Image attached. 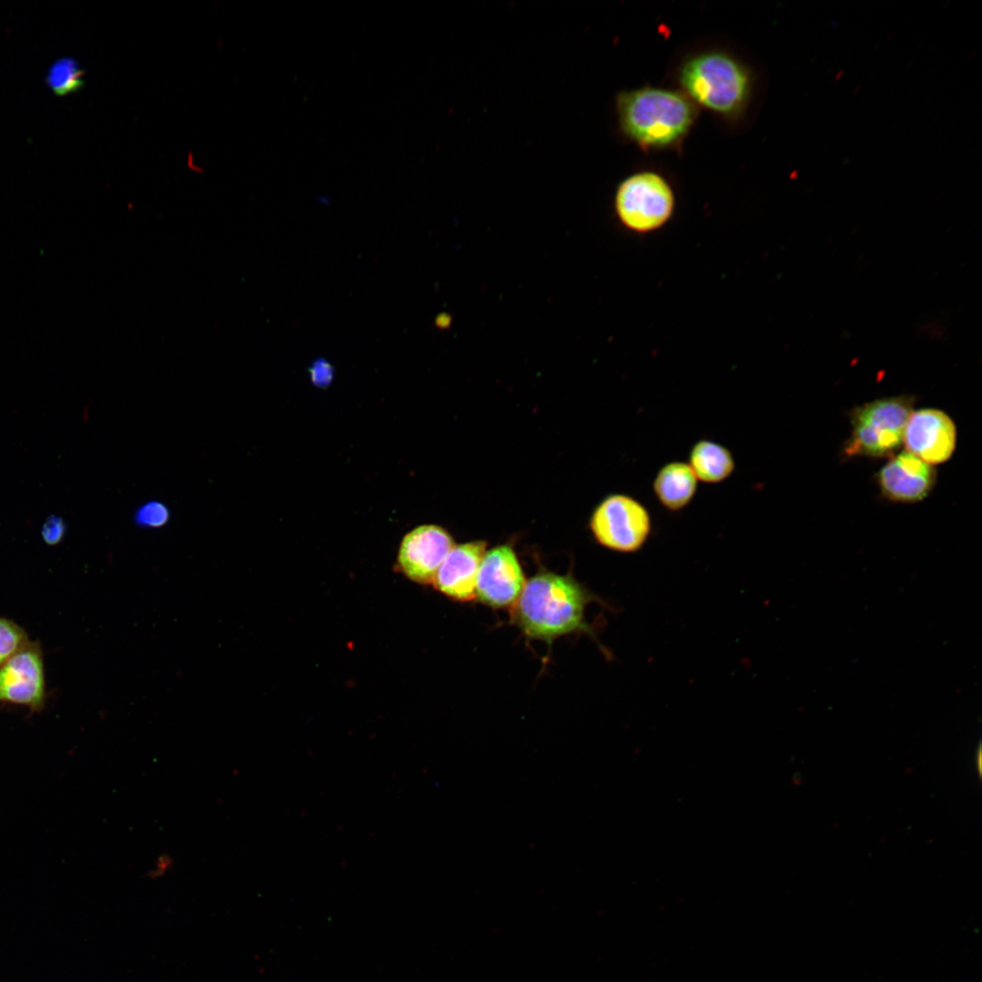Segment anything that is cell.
<instances>
[{
  "label": "cell",
  "mask_w": 982,
  "mask_h": 982,
  "mask_svg": "<svg viewBox=\"0 0 982 982\" xmlns=\"http://www.w3.org/2000/svg\"><path fill=\"white\" fill-rule=\"evenodd\" d=\"M590 528L597 542L621 553L638 551L651 530V516L646 507L632 496L614 494L596 506L590 519Z\"/></svg>",
  "instance_id": "6"
},
{
  "label": "cell",
  "mask_w": 982,
  "mask_h": 982,
  "mask_svg": "<svg viewBox=\"0 0 982 982\" xmlns=\"http://www.w3.org/2000/svg\"><path fill=\"white\" fill-rule=\"evenodd\" d=\"M914 401L911 396L900 395L856 407L851 415V435L845 453L869 457L892 456L903 444Z\"/></svg>",
  "instance_id": "4"
},
{
  "label": "cell",
  "mask_w": 982,
  "mask_h": 982,
  "mask_svg": "<svg viewBox=\"0 0 982 982\" xmlns=\"http://www.w3.org/2000/svg\"><path fill=\"white\" fill-rule=\"evenodd\" d=\"M171 510L163 501L152 499L141 504L133 513L134 524L143 529H157L166 526Z\"/></svg>",
  "instance_id": "16"
},
{
  "label": "cell",
  "mask_w": 982,
  "mask_h": 982,
  "mask_svg": "<svg viewBox=\"0 0 982 982\" xmlns=\"http://www.w3.org/2000/svg\"><path fill=\"white\" fill-rule=\"evenodd\" d=\"M46 82L56 95H65L84 85V71L75 59L62 58L50 67Z\"/></svg>",
  "instance_id": "15"
},
{
  "label": "cell",
  "mask_w": 982,
  "mask_h": 982,
  "mask_svg": "<svg viewBox=\"0 0 982 982\" xmlns=\"http://www.w3.org/2000/svg\"><path fill=\"white\" fill-rule=\"evenodd\" d=\"M44 541L51 546L58 544L65 536V525L58 516H50L45 522L42 528Z\"/></svg>",
  "instance_id": "18"
},
{
  "label": "cell",
  "mask_w": 982,
  "mask_h": 982,
  "mask_svg": "<svg viewBox=\"0 0 982 982\" xmlns=\"http://www.w3.org/2000/svg\"><path fill=\"white\" fill-rule=\"evenodd\" d=\"M526 581L514 550L499 546L486 552L479 566L476 594L479 600L493 607L514 606Z\"/></svg>",
  "instance_id": "9"
},
{
  "label": "cell",
  "mask_w": 982,
  "mask_h": 982,
  "mask_svg": "<svg viewBox=\"0 0 982 982\" xmlns=\"http://www.w3.org/2000/svg\"><path fill=\"white\" fill-rule=\"evenodd\" d=\"M0 703L42 711L45 703L43 653L38 642H29L0 667Z\"/></svg>",
  "instance_id": "7"
},
{
  "label": "cell",
  "mask_w": 982,
  "mask_h": 982,
  "mask_svg": "<svg viewBox=\"0 0 982 982\" xmlns=\"http://www.w3.org/2000/svg\"><path fill=\"white\" fill-rule=\"evenodd\" d=\"M588 602L587 592L571 576L539 573L526 582L512 618L527 636L551 642L586 628Z\"/></svg>",
  "instance_id": "1"
},
{
  "label": "cell",
  "mask_w": 982,
  "mask_h": 982,
  "mask_svg": "<svg viewBox=\"0 0 982 982\" xmlns=\"http://www.w3.org/2000/svg\"><path fill=\"white\" fill-rule=\"evenodd\" d=\"M454 546L452 536L443 527L419 526L407 533L400 544L399 568L413 582L433 584L438 568Z\"/></svg>",
  "instance_id": "8"
},
{
  "label": "cell",
  "mask_w": 982,
  "mask_h": 982,
  "mask_svg": "<svg viewBox=\"0 0 982 982\" xmlns=\"http://www.w3.org/2000/svg\"><path fill=\"white\" fill-rule=\"evenodd\" d=\"M309 373L312 382L318 386H327L334 376L333 366L325 359L319 358L312 363Z\"/></svg>",
  "instance_id": "19"
},
{
  "label": "cell",
  "mask_w": 982,
  "mask_h": 982,
  "mask_svg": "<svg viewBox=\"0 0 982 982\" xmlns=\"http://www.w3.org/2000/svg\"><path fill=\"white\" fill-rule=\"evenodd\" d=\"M936 479L934 466L907 450L890 458L877 477L883 496L899 503L923 500L931 492Z\"/></svg>",
  "instance_id": "11"
},
{
  "label": "cell",
  "mask_w": 982,
  "mask_h": 982,
  "mask_svg": "<svg viewBox=\"0 0 982 982\" xmlns=\"http://www.w3.org/2000/svg\"><path fill=\"white\" fill-rule=\"evenodd\" d=\"M616 110L622 131L646 147L675 144L695 119L694 106L685 95L655 87L620 93Z\"/></svg>",
  "instance_id": "2"
},
{
  "label": "cell",
  "mask_w": 982,
  "mask_h": 982,
  "mask_svg": "<svg viewBox=\"0 0 982 982\" xmlns=\"http://www.w3.org/2000/svg\"><path fill=\"white\" fill-rule=\"evenodd\" d=\"M697 481L688 463L672 461L657 471L653 481V491L665 508L676 512L692 501Z\"/></svg>",
  "instance_id": "13"
},
{
  "label": "cell",
  "mask_w": 982,
  "mask_h": 982,
  "mask_svg": "<svg viewBox=\"0 0 982 982\" xmlns=\"http://www.w3.org/2000/svg\"><path fill=\"white\" fill-rule=\"evenodd\" d=\"M614 208L626 230L647 235L669 223L676 209V195L670 184L659 174L639 172L618 185Z\"/></svg>",
  "instance_id": "5"
},
{
  "label": "cell",
  "mask_w": 982,
  "mask_h": 982,
  "mask_svg": "<svg viewBox=\"0 0 982 982\" xmlns=\"http://www.w3.org/2000/svg\"><path fill=\"white\" fill-rule=\"evenodd\" d=\"M486 546V543L481 540L454 546L436 572L435 587L460 602L476 597V578Z\"/></svg>",
  "instance_id": "12"
},
{
  "label": "cell",
  "mask_w": 982,
  "mask_h": 982,
  "mask_svg": "<svg viewBox=\"0 0 982 982\" xmlns=\"http://www.w3.org/2000/svg\"><path fill=\"white\" fill-rule=\"evenodd\" d=\"M903 444L907 451L929 465L946 462L956 448L955 423L947 414L937 408L913 411L905 429Z\"/></svg>",
  "instance_id": "10"
},
{
  "label": "cell",
  "mask_w": 982,
  "mask_h": 982,
  "mask_svg": "<svg viewBox=\"0 0 982 982\" xmlns=\"http://www.w3.org/2000/svg\"><path fill=\"white\" fill-rule=\"evenodd\" d=\"M688 458V465L697 480L707 484L723 482L736 467L732 453L723 445L708 439L695 443Z\"/></svg>",
  "instance_id": "14"
},
{
  "label": "cell",
  "mask_w": 982,
  "mask_h": 982,
  "mask_svg": "<svg viewBox=\"0 0 982 982\" xmlns=\"http://www.w3.org/2000/svg\"><path fill=\"white\" fill-rule=\"evenodd\" d=\"M680 81L695 101L722 115L738 112L750 87L746 68L719 52L700 54L688 60L680 72Z\"/></svg>",
  "instance_id": "3"
},
{
  "label": "cell",
  "mask_w": 982,
  "mask_h": 982,
  "mask_svg": "<svg viewBox=\"0 0 982 982\" xmlns=\"http://www.w3.org/2000/svg\"><path fill=\"white\" fill-rule=\"evenodd\" d=\"M174 866L175 858L169 853L163 852L154 859L146 875L151 879H156L170 872Z\"/></svg>",
  "instance_id": "20"
},
{
  "label": "cell",
  "mask_w": 982,
  "mask_h": 982,
  "mask_svg": "<svg viewBox=\"0 0 982 982\" xmlns=\"http://www.w3.org/2000/svg\"><path fill=\"white\" fill-rule=\"evenodd\" d=\"M451 317L447 314H440L436 318V326L439 328H446L450 326Z\"/></svg>",
  "instance_id": "21"
},
{
  "label": "cell",
  "mask_w": 982,
  "mask_h": 982,
  "mask_svg": "<svg viewBox=\"0 0 982 982\" xmlns=\"http://www.w3.org/2000/svg\"><path fill=\"white\" fill-rule=\"evenodd\" d=\"M29 642L26 632L21 626L12 620L0 617V667Z\"/></svg>",
  "instance_id": "17"
}]
</instances>
